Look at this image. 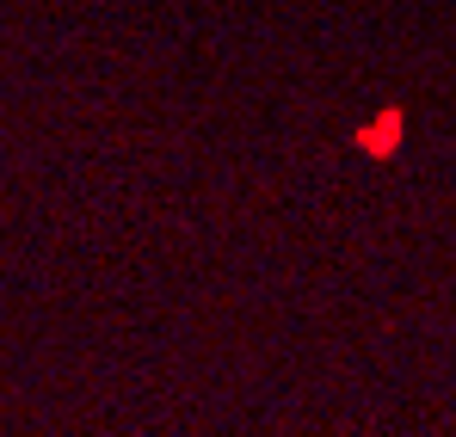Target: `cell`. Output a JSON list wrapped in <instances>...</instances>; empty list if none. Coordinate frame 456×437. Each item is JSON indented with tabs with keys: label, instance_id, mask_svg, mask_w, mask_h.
Listing matches in <instances>:
<instances>
[{
	"label": "cell",
	"instance_id": "1",
	"mask_svg": "<svg viewBox=\"0 0 456 437\" xmlns=\"http://www.w3.org/2000/svg\"><path fill=\"white\" fill-rule=\"evenodd\" d=\"M395 136H401V117L388 111L382 124H370V130H358V148H370V154H388V148H395Z\"/></svg>",
	"mask_w": 456,
	"mask_h": 437
}]
</instances>
